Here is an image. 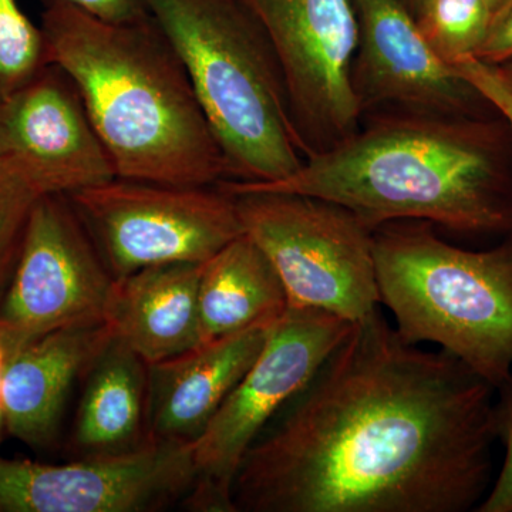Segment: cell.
<instances>
[{
    "mask_svg": "<svg viewBox=\"0 0 512 512\" xmlns=\"http://www.w3.org/2000/svg\"><path fill=\"white\" fill-rule=\"evenodd\" d=\"M201 268L154 265L114 279L104 319L111 335L148 366L195 348L201 340Z\"/></svg>",
    "mask_w": 512,
    "mask_h": 512,
    "instance_id": "obj_16",
    "label": "cell"
},
{
    "mask_svg": "<svg viewBox=\"0 0 512 512\" xmlns=\"http://www.w3.org/2000/svg\"><path fill=\"white\" fill-rule=\"evenodd\" d=\"M352 3L359 25L352 84L363 116L377 111L498 113L473 84L430 49L404 0Z\"/></svg>",
    "mask_w": 512,
    "mask_h": 512,
    "instance_id": "obj_12",
    "label": "cell"
},
{
    "mask_svg": "<svg viewBox=\"0 0 512 512\" xmlns=\"http://www.w3.org/2000/svg\"><path fill=\"white\" fill-rule=\"evenodd\" d=\"M494 387L379 311L353 323L245 454L235 512H464L483 501Z\"/></svg>",
    "mask_w": 512,
    "mask_h": 512,
    "instance_id": "obj_1",
    "label": "cell"
},
{
    "mask_svg": "<svg viewBox=\"0 0 512 512\" xmlns=\"http://www.w3.org/2000/svg\"><path fill=\"white\" fill-rule=\"evenodd\" d=\"M50 63L79 90L117 178L214 187L224 156L180 56L150 15L97 18L69 0H42Z\"/></svg>",
    "mask_w": 512,
    "mask_h": 512,
    "instance_id": "obj_3",
    "label": "cell"
},
{
    "mask_svg": "<svg viewBox=\"0 0 512 512\" xmlns=\"http://www.w3.org/2000/svg\"><path fill=\"white\" fill-rule=\"evenodd\" d=\"M231 195L245 234L278 272L288 308L328 312L350 323L379 311L373 229L353 212L289 192Z\"/></svg>",
    "mask_w": 512,
    "mask_h": 512,
    "instance_id": "obj_6",
    "label": "cell"
},
{
    "mask_svg": "<svg viewBox=\"0 0 512 512\" xmlns=\"http://www.w3.org/2000/svg\"><path fill=\"white\" fill-rule=\"evenodd\" d=\"M380 302L413 345L434 343L494 387L512 375V234L487 251L448 244L426 221L373 231Z\"/></svg>",
    "mask_w": 512,
    "mask_h": 512,
    "instance_id": "obj_5",
    "label": "cell"
},
{
    "mask_svg": "<svg viewBox=\"0 0 512 512\" xmlns=\"http://www.w3.org/2000/svg\"><path fill=\"white\" fill-rule=\"evenodd\" d=\"M69 2L109 22H137L148 16L143 0H69Z\"/></svg>",
    "mask_w": 512,
    "mask_h": 512,
    "instance_id": "obj_25",
    "label": "cell"
},
{
    "mask_svg": "<svg viewBox=\"0 0 512 512\" xmlns=\"http://www.w3.org/2000/svg\"><path fill=\"white\" fill-rule=\"evenodd\" d=\"M45 33L20 9L18 0H0V103L49 66Z\"/></svg>",
    "mask_w": 512,
    "mask_h": 512,
    "instance_id": "obj_21",
    "label": "cell"
},
{
    "mask_svg": "<svg viewBox=\"0 0 512 512\" xmlns=\"http://www.w3.org/2000/svg\"><path fill=\"white\" fill-rule=\"evenodd\" d=\"M488 5L491 6V9H493V12H497L498 9L501 8V6L504 5L507 0H487Z\"/></svg>",
    "mask_w": 512,
    "mask_h": 512,
    "instance_id": "obj_27",
    "label": "cell"
},
{
    "mask_svg": "<svg viewBox=\"0 0 512 512\" xmlns=\"http://www.w3.org/2000/svg\"><path fill=\"white\" fill-rule=\"evenodd\" d=\"M3 427H5V423H3L2 407H0V433H2Z\"/></svg>",
    "mask_w": 512,
    "mask_h": 512,
    "instance_id": "obj_29",
    "label": "cell"
},
{
    "mask_svg": "<svg viewBox=\"0 0 512 512\" xmlns=\"http://www.w3.org/2000/svg\"><path fill=\"white\" fill-rule=\"evenodd\" d=\"M0 154L35 165L62 194L117 178L79 90L56 64L0 103Z\"/></svg>",
    "mask_w": 512,
    "mask_h": 512,
    "instance_id": "obj_13",
    "label": "cell"
},
{
    "mask_svg": "<svg viewBox=\"0 0 512 512\" xmlns=\"http://www.w3.org/2000/svg\"><path fill=\"white\" fill-rule=\"evenodd\" d=\"M218 187L322 198L373 231L387 222L426 221L466 234L510 235L512 128L498 113L377 111L284 180Z\"/></svg>",
    "mask_w": 512,
    "mask_h": 512,
    "instance_id": "obj_2",
    "label": "cell"
},
{
    "mask_svg": "<svg viewBox=\"0 0 512 512\" xmlns=\"http://www.w3.org/2000/svg\"><path fill=\"white\" fill-rule=\"evenodd\" d=\"M59 192L35 165L15 154H0V301L18 264L37 201Z\"/></svg>",
    "mask_w": 512,
    "mask_h": 512,
    "instance_id": "obj_19",
    "label": "cell"
},
{
    "mask_svg": "<svg viewBox=\"0 0 512 512\" xmlns=\"http://www.w3.org/2000/svg\"><path fill=\"white\" fill-rule=\"evenodd\" d=\"M404 3H406L407 6H409V9H410V5H412V8L414 10H416L417 5H419V3H420V0H404Z\"/></svg>",
    "mask_w": 512,
    "mask_h": 512,
    "instance_id": "obj_28",
    "label": "cell"
},
{
    "mask_svg": "<svg viewBox=\"0 0 512 512\" xmlns=\"http://www.w3.org/2000/svg\"><path fill=\"white\" fill-rule=\"evenodd\" d=\"M264 29L284 76L306 158L356 133L352 84L359 25L352 0H241Z\"/></svg>",
    "mask_w": 512,
    "mask_h": 512,
    "instance_id": "obj_10",
    "label": "cell"
},
{
    "mask_svg": "<svg viewBox=\"0 0 512 512\" xmlns=\"http://www.w3.org/2000/svg\"><path fill=\"white\" fill-rule=\"evenodd\" d=\"M192 444L153 441L127 456L35 463L0 456V512H154L194 484Z\"/></svg>",
    "mask_w": 512,
    "mask_h": 512,
    "instance_id": "obj_11",
    "label": "cell"
},
{
    "mask_svg": "<svg viewBox=\"0 0 512 512\" xmlns=\"http://www.w3.org/2000/svg\"><path fill=\"white\" fill-rule=\"evenodd\" d=\"M512 57V0H507L491 20L490 30L476 59L497 66Z\"/></svg>",
    "mask_w": 512,
    "mask_h": 512,
    "instance_id": "obj_24",
    "label": "cell"
},
{
    "mask_svg": "<svg viewBox=\"0 0 512 512\" xmlns=\"http://www.w3.org/2000/svg\"><path fill=\"white\" fill-rule=\"evenodd\" d=\"M272 325L198 343L181 355L148 366L151 439L183 444L200 439L264 349Z\"/></svg>",
    "mask_w": 512,
    "mask_h": 512,
    "instance_id": "obj_14",
    "label": "cell"
},
{
    "mask_svg": "<svg viewBox=\"0 0 512 512\" xmlns=\"http://www.w3.org/2000/svg\"><path fill=\"white\" fill-rule=\"evenodd\" d=\"M500 399L495 402L497 439L504 443L505 458L493 488L478 504V512H512V375L497 389Z\"/></svg>",
    "mask_w": 512,
    "mask_h": 512,
    "instance_id": "obj_22",
    "label": "cell"
},
{
    "mask_svg": "<svg viewBox=\"0 0 512 512\" xmlns=\"http://www.w3.org/2000/svg\"><path fill=\"white\" fill-rule=\"evenodd\" d=\"M111 338L106 323L57 330L2 360L0 407L10 436L35 450L55 446L73 387Z\"/></svg>",
    "mask_w": 512,
    "mask_h": 512,
    "instance_id": "obj_15",
    "label": "cell"
},
{
    "mask_svg": "<svg viewBox=\"0 0 512 512\" xmlns=\"http://www.w3.org/2000/svg\"><path fill=\"white\" fill-rule=\"evenodd\" d=\"M413 15L430 49L454 67L477 57L494 12L487 0H420Z\"/></svg>",
    "mask_w": 512,
    "mask_h": 512,
    "instance_id": "obj_20",
    "label": "cell"
},
{
    "mask_svg": "<svg viewBox=\"0 0 512 512\" xmlns=\"http://www.w3.org/2000/svg\"><path fill=\"white\" fill-rule=\"evenodd\" d=\"M286 311L288 296L278 272L245 232L202 264L200 343L272 325Z\"/></svg>",
    "mask_w": 512,
    "mask_h": 512,
    "instance_id": "obj_18",
    "label": "cell"
},
{
    "mask_svg": "<svg viewBox=\"0 0 512 512\" xmlns=\"http://www.w3.org/2000/svg\"><path fill=\"white\" fill-rule=\"evenodd\" d=\"M454 69L483 94L488 103L508 121L512 128V90L501 79L495 67L481 62L476 57H471L454 66Z\"/></svg>",
    "mask_w": 512,
    "mask_h": 512,
    "instance_id": "obj_23",
    "label": "cell"
},
{
    "mask_svg": "<svg viewBox=\"0 0 512 512\" xmlns=\"http://www.w3.org/2000/svg\"><path fill=\"white\" fill-rule=\"evenodd\" d=\"M180 56L217 137L227 178L275 183L306 154L293 124L281 67L264 29L241 0H143Z\"/></svg>",
    "mask_w": 512,
    "mask_h": 512,
    "instance_id": "obj_4",
    "label": "cell"
},
{
    "mask_svg": "<svg viewBox=\"0 0 512 512\" xmlns=\"http://www.w3.org/2000/svg\"><path fill=\"white\" fill-rule=\"evenodd\" d=\"M114 278L204 264L244 234L235 198L214 187L114 180L67 194Z\"/></svg>",
    "mask_w": 512,
    "mask_h": 512,
    "instance_id": "obj_8",
    "label": "cell"
},
{
    "mask_svg": "<svg viewBox=\"0 0 512 512\" xmlns=\"http://www.w3.org/2000/svg\"><path fill=\"white\" fill-rule=\"evenodd\" d=\"M494 67L497 73L500 74L501 79L504 80V83L512 90V57Z\"/></svg>",
    "mask_w": 512,
    "mask_h": 512,
    "instance_id": "obj_26",
    "label": "cell"
},
{
    "mask_svg": "<svg viewBox=\"0 0 512 512\" xmlns=\"http://www.w3.org/2000/svg\"><path fill=\"white\" fill-rule=\"evenodd\" d=\"M114 279L67 194L40 198L0 301L2 360L57 330L103 325Z\"/></svg>",
    "mask_w": 512,
    "mask_h": 512,
    "instance_id": "obj_9",
    "label": "cell"
},
{
    "mask_svg": "<svg viewBox=\"0 0 512 512\" xmlns=\"http://www.w3.org/2000/svg\"><path fill=\"white\" fill-rule=\"evenodd\" d=\"M70 446L77 458L127 456L153 443L148 426V365L111 338L83 376Z\"/></svg>",
    "mask_w": 512,
    "mask_h": 512,
    "instance_id": "obj_17",
    "label": "cell"
},
{
    "mask_svg": "<svg viewBox=\"0 0 512 512\" xmlns=\"http://www.w3.org/2000/svg\"><path fill=\"white\" fill-rule=\"evenodd\" d=\"M353 323L315 309L288 308L200 439L192 444V511L235 512L232 488L245 454L266 427L311 383Z\"/></svg>",
    "mask_w": 512,
    "mask_h": 512,
    "instance_id": "obj_7",
    "label": "cell"
}]
</instances>
